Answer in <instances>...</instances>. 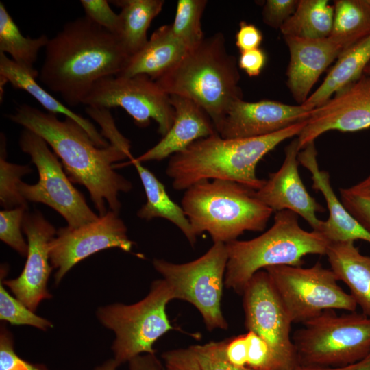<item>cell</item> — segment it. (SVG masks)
Instances as JSON below:
<instances>
[{"mask_svg":"<svg viewBox=\"0 0 370 370\" xmlns=\"http://www.w3.org/2000/svg\"><path fill=\"white\" fill-rule=\"evenodd\" d=\"M298 154L299 162L311 173L312 188L322 193L329 211L318 231L330 242L362 240L370 243L369 233L347 210L334 193L329 173L320 170L314 142L308 143Z\"/></svg>","mask_w":370,"mask_h":370,"instance_id":"cell-21","label":"cell"},{"mask_svg":"<svg viewBox=\"0 0 370 370\" xmlns=\"http://www.w3.org/2000/svg\"><path fill=\"white\" fill-rule=\"evenodd\" d=\"M306 119L277 132L258 137L223 138L218 133L197 140L170 157L166 173L176 190L202 180L235 182L259 190L265 180L256 175L259 161L284 140L298 136Z\"/></svg>","mask_w":370,"mask_h":370,"instance_id":"cell-3","label":"cell"},{"mask_svg":"<svg viewBox=\"0 0 370 370\" xmlns=\"http://www.w3.org/2000/svg\"><path fill=\"white\" fill-rule=\"evenodd\" d=\"M0 370H48L43 364L32 363L22 359L14 349L12 334L1 326L0 331Z\"/></svg>","mask_w":370,"mask_h":370,"instance_id":"cell-37","label":"cell"},{"mask_svg":"<svg viewBox=\"0 0 370 370\" xmlns=\"http://www.w3.org/2000/svg\"><path fill=\"white\" fill-rule=\"evenodd\" d=\"M85 16L98 25L117 36L119 30V14L110 8L106 0H81Z\"/></svg>","mask_w":370,"mask_h":370,"instance_id":"cell-39","label":"cell"},{"mask_svg":"<svg viewBox=\"0 0 370 370\" xmlns=\"http://www.w3.org/2000/svg\"><path fill=\"white\" fill-rule=\"evenodd\" d=\"M332 271L349 288L362 312L370 317V256L354 241L330 242L325 254Z\"/></svg>","mask_w":370,"mask_h":370,"instance_id":"cell-24","label":"cell"},{"mask_svg":"<svg viewBox=\"0 0 370 370\" xmlns=\"http://www.w3.org/2000/svg\"><path fill=\"white\" fill-rule=\"evenodd\" d=\"M188 50L174 36L171 24L162 25L153 32L139 51L130 57L119 75H145L155 81L177 63Z\"/></svg>","mask_w":370,"mask_h":370,"instance_id":"cell-22","label":"cell"},{"mask_svg":"<svg viewBox=\"0 0 370 370\" xmlns=\"http://www.w3.org/2000/svg\"><path fill=\"white\" fill-rule=\"evenodd\" d=\"M370 62V35L343 51L319 88L301 105L314 109L358 80Z\"/></svg>","mask_w":370,"mask_h":370,"instance_id":"cell-25","label":"cell"},{"mask_svg":"<svg viewBox=\"0 0 370 370\" xmlns=\"http://www.w3.org/2000/svg\"><path fill=\"white\" fill-rule=\"evenodd\" d=\"M119 364L113 358L104 362L99 366L96 367L94 370H116Z\"/></svg>","mask_w":370,"mask_h":370,"instance_id":"cell-48","label":"cell"},{"mask_svg":"<svg viewBox=\"0 0 370 370\" xmlns=\"http://www.w3.org/2000/svg\"><path fill=\"white\" fill-rule=\"evenodd\" d=\"M109 2L121 8L117 36L131 57L148 41L147 30L153 18L161 12L164 1L119 0Z\"/></svg>","mask_w":370,"mask_h":370,"instance_id":"cell-27","label":"cell"},{"mask_svg":"<svg viewBox=\"0 0 370 370\" xmlns=\"http://www.w3.org/2000/svg\"><path fill=\"white\" fill-rule=\"evenodd\" d=\"M293 334L297 365L341 367L358 362L370 352V317L350 312H322Z\"/></svg>","mask_w":370,"mask_h":370,"instance_id":"cell-7","label":"cell"},{"mask_svg":"<svg viewBox=\"0 0 370 370\" xmlns=\"http://www.w3.org/2000/svg\"><path fill=\"white\" fill-rule=\"evenodd\" d=\"M129 370H162L160 361L155 354L138 355L129 362Z\"/></svg>","mask_w":370,"mask_h":370,"instance_id":"cell-45","label":"cell"},{"mask_svg":"<svg viewBox=\"0 0 370 370\" xmlns=\"http://www.w3.org/2000/svg\"><path fill=\"white\" fill-rule=\"evenodd\" d=\"M368 2L370 3V0H368Z\"/></svg>","mask_w":370,"mask_h":370,"instance_id":"cell-50","label":"cell"},{"mask_svg":"<svg viewBox=\"0 0 370 370\" xmlns=\"http://www.w3.org/2000/svg\"><path fill=\"white\" fill-rule=\"evenodd\" d=\"M174 112L170 130L153 147L135 160L140 163L160 161L178 153L197 140L218 133L208 114L192 100L177 95H169Z\"/></svg>","mask_w":370,"mask_h":370,"instance_id":"cell-20","label":"cell"},{"mask_svg":"<svg viewBox=\"0 0 370 370\" xmlns=\"http://www.w3.org/2000/svg\"><path fill=\"white\" fill-rule=\"evenodd\" d=\"M312 109L277 101L234 102L217 129L223 138H243L269 135L308 118Z\"/></svg>","mask_w":370,"mask_h":370,"instance_id":"cell-18","label":"cell"},{"mask_svg":"<svg viewBox=\"0 0 370 370\" xmlns=\"http://www.w3.org/2000/svg\"><path fill=\"white\" fill-rule=\"evenodd\" d=\"M265 270L293 323H302L328 310L356 311L353 297L337 283L332 269L320 262L308 268L273 266Z\"/></svg>","mask_w":370,"mask_h":370,"instance_id":"cell-10","label":"cell"},{"mask_svg":"<svg viewBox=\"0 0 370 370\" xmlns=\"http://www.w3.org/2000/svg\"><path fill=\"white\" fill-rule=\"evenodd\" d=\"M36 133L24 129L19 138L21 150L37 167L39 180L35 184L20 181L17 188L27 201L45 204L60 213L70 227H77L97 221L83 195L71 183L56 154Z\"/></svg>","mask_w":370,"mask_h":370,"instance_id":"cell-11","label":"cell"},{"mask_svg":"<svg viewBox=\"0 0 370 370\" xmlns=\"http://www.w3.org/2000/svg\"><path fill=\"white\" fill-rule=\"evenodd\" d=\"M82 104L108 110L122 108L139 127L149 125L153 119L162 136L170 130L174 121L175 112L169 95L145 75L102 78L95 84Z\"/></svg>","mask_w":370,"mask_h":370,"instance_id":"cell-12","label":"cell"},{"mask_svg":"<svg viewBox=\"0 0 370 370\" xmlns=\"http://www.w3.org/2000/svg\"><path fill=\"white\" fill-rule=\"evenodd\" d=\"M226 245L214 243L201 256L175 264L154 259V269L169 285L174 297L193 305L201 314L207 330H227L228 324L221 308L227 263Z\"/></svg>","mask_w":370,"mask_h":370,"instance_id":"cell-9","label":"cell"},{"mask_svg":"<svg viewBox=\"0 0 370 370\" xmlns=\"http://www.w3.org/2000/svg\"><path fill=\"white\" fill-rule=\"evenodd\" d=\"M245 338L247 368L251 370H286L271 347L262 337L252 331H247Z\"/></svg>","mask_w":370,"mask_h":370,"instance_id":"cell-35","label":"cell"},{"mask_svg":"<svg viewBox=\"0 0 370 370\" xmlns=\"http://www.w3.org/2000/svg\"><path fill=\"white\" fill-rule=\"evenodd\" d=\"M206 0H178L171 25L174 36L188 49L199 44L205 38L201 29V18Z\"/></svg>","mask_w":370,"mask_h":370,"instance_id":"cell-31","label":"cell"},{"mask_svg":"<svg viewBox=\"0 0 370 370\" xmlns=\"http://www.w3.org/2000/svg\"><path fill=\"white\" fill-rule=\"evenodd\" d=\"M224 341V354L227 360L238 367H247V345L245 334Z\"/></svg>","mask_w":370,"mask_h":370,"instance_id":"cell-43","label":"cell"},{"mask_svg":"<svg viewBox=\"0 0 370 370\" xmlns=\"http://www.w3.org/2000/svg\"><path fill=\"white\" fill-rule=\"evenodd\" d=\"M289 51L287 86L294 98L303 104L322 73L342 53L329 37L307 39L284 36Z\"/></svg>","mask_w":370,"mask_h":370,"instance_id":"cell-19","label":"cell"},{"mask_svg":"<svg viewBox=\"0 0 370 370\" xmlns=\"http://www.w3.org/2000/svg\"><path fill=\"white\" fill-rule=\"evenodd\" d=\"M235 39L236 45L241 53L259 48L263 36L262 32L254 24L241 21Z\"/></svg>","mask_w":370,"mask_h":370,"instance_id":"cell-42","label":"cell"},{"mask_svg":"<svg viewBox=\"0 0 370 370\" xmlns=\"http://www.w3.org/2000/svg\"><path fill=\"white\" fill-rule=\"evenodd\" d=\"M355 190L370 195V174L360 182L352 186Z\"/></svg>","mask_w":370,"mask_h":370,"instance_id":"cell-47","label":"cell"},{"mask_svg":"<svg viewBox=\"0 0 370 370\" xmlns=\"http://www.w3.org/2000/svg\"><path fill=\"white\" fill-rule=\"evenodd\" d=\"M1 139L0 156V201L5 210L18 207H27V201L19 193L17 184L21 177L32 172L27 165H19L9 162L5 160V141Z\"/></svg>","mask_w":370,"mask_h":370,"instance_id":"cell-32","label":"cell"},{"mask_svg":"<svg viewBox=\"0 0 370 370\" xmlns=\"http://www.w3.org/2000/svg\"><path fill=\"white\" fill-rule=\"evenodd\" d=\"M173 299V292L162 278L154 280L147 296L136 303H115L97 309L99 322L115 334L112 350L119 365L140 354H155L154 343L175 329L166 311Z\"/></svg>","mask_w":370,"mask_h":370,"instance_id":"cell-8","label":"cell"},{"mask_svg":"<svg viewBox=\"0 0 370 370\" xmlns=\"http://www.w3.org/2000/svg\"><path fill=\"white\" fill-rule=\"evenodd\" d=\"M38 72H31L16 64L6 54L0 52V90L7 83L14 88L21 89L35 98L48 112L61 114L77 123L99 147H106L110 143L88 119L74 112L42 88L36 80Z\"/></svg>","mask_w":370,"mask_h":370,"instance_id":"cell-23","label":"cell"},{"mask_svg":"<svg viewBox=\"0 0 370 370\" xmlns=\"http://www.w3.org/2000/svg\"><path fill=\"white\" fill-rule=\"evenodd\" d=\"M245 325L265 340L286 370L297 365L291 321L267 272L257 271L243 293Z\"/></svg>","mask_w":370,"mask_h":370,"instance_id":"cell-13","label":"cell"},{"mask_svg":"<svg viewBox=\"0 0 370 370\" xmlns=\"http://www.w3.org/2000/svg\"><path fill=\"white\" fill-rule=\"evenodd\" d=\"M162 357L166 370H201L197 359L190 347L166 351Z\"/></svg>","mask_w":370,"mask_h":370,"instance_id":"cell-41","label":"cell"},{"mask_svg":"<svg viewBox=\"0 0 370 370\" xmlns=\"http://www.w3.org/2000/svg\"><path fill=\"white\" fill-rule=\"evenodd\" d=\"M369 127L370 75L363 74L312 109L297 139L302 149L328 131L356 132Z\"/></svg>","mask_w":370,"mask_h":370,"instance_id":"cell-16","label":"cell"},{"mask_svg":"<svg viewBox=\"0 0 370 370\" xmlns=\"http://www.w3.org/2000/svg\"><path fill=\"white\" fill-rule=\"evenodd\" d=\"M224 35L217 32L189 49L156 81L169 95L189 99L208 114L216 130L231 106L243 99L241 76Z\"/></svg>","mask_w":370,"mask_h":370,"instance_id":"cell-4","label":"cell"},{"mask_svg":"<svg viewBox=\"0 0 370 370\" xmlns=\"http://www.w3.org/2000/svg\"><path fill=\"white\" fill-rule=\"evenodd\" d=\"M22 230L27 238L28 251L24 268L18 277L5 280L7 268H1V280L18 300L35 312L40 303L51 298L47 288L53 270L49 243L57 230L39 211L25 214Z\"/></svg>","mask_w":370,"mask_h":370,"instance_id":"cell-15","label":"cell"},{"mask_svg":"<svg viewBox=\"0 0 370 370\" xmlns=\"http://www.w3.org/2000/svg\"><path fill=\"white\" fill-rule=\"evenodd\" d=\"M294 370H370V352L360 360L341 367L297 365Z\"/></svg>","mask_w":370,"mask_h":370,"instance_id":"cell-46","label":"cell"},{"mask_svg":"<svg viewBox=\"0 0 370 370\" xmlns=\"http://www.w3.org/2000/svg\"><path fill=\"white\" fill-rule=\"evenodd\" d=\"M363 73L365 74V75H370V62L367 65V66L365 67V70L363 71Z\"/></svg>","mask_w":370,"mask_h":370,"instance_id":"cell-49","label":"cell"},{"mask_svg":"<svg viewBox=\"0 0 370 370\" xmlns=\"http://www.w3.org/2000/svg\"><path fill=\"white\" fill-rule=\"evenodd\" d=\"M130 160V162L137 170L146 195V203L137 212L138 217L148 221L154 218L169 221L181 230L189 243L193 246L197 236L182 206L170 198L164 185L151 171L136 161L133 156Z\"/></svg>","mask_w":370,"mask_h":370,"instance_id":"cell-26","label":"cell"},{"mask_svg":"<svg viewBox=\"0 0 370 370\" xmlns=\"http://www.w3.org/2000/svg\"><path fill=\"white\" fill-rule=\"evenodd\" d=\"M341 201L347 210L370 233V195L352 187L340 188Z\"/></svg>","mask_w":370,"mask_h":370,"instance_id":"cell-38","label":"cell"},{"mask_svg":"<svg viewBox=\"0 0 370 370\" xmlns=\"http://www.w3.org/2000/svg\"><path fill=\"white\" fill-rule=\"evenodd\" d=\"M127 230L119 213L112 210L88 224L58 229L49 243L50 262L56 269L55 284L58 285L77 263L95 253L114 247L130 252L134 243Z\"/></svg>","mask_w":370,"mask_h":370,"instance_id":"cell-14","label":"cell"},{"mask_svg":"<svg viewBox=\"0 0 370 370\" xmlns=\"http://www.w3.org/2000/svg\"><path fill=\"white\" fill-rule=\"evenodd\" d=\"M267 54L260 48L241 52L238 61V67L249 77L260 75L267 63Z\"/></svg>","mask_w":370,"mask_h":370,"instance_id":"cell-44","label":"cell"},{"mask_svg":"<svg viewBox=\"0 0 370 370\" xmlns=\"http://www.w3.org/2000/svg\"><path fill=\"white\" fill-rule=\"evenodd\" d=\"M190 348L196 356L201 370H251L236 367L227 360L224 354V341L194 345Z\"/></svg>","mask_w":370,"mask_h":370,"instance_id":"cell-36","label":"cell"},{"mask_svg":"<svg viewBox=\"0 0 370 370\" xmlns=\"http://www.w3.org/2000/svg\"><path fill=\"white\" fill-rule=\"evenodd\" d=\"M334 13V5L327 0H300L295 12L280 29L284 36L328 38L332 29Z\"/></svg>","mask_w":370,"mask_h":370,"instance_id":"cell-28","label":"cell"},{"mask_svg":"<svg viewBox=\"0 0 370 370\" xmlns=\"http://www.w3.org/2000/svg\"><path fill=\"white\" fill-rule=\"evenodd\" d=\"M301 151L297 138L285 149V158L280 168L269 175L255 195L273 212L290 210L301 216L318 232L322 223L317 212L325 209L305 188L298 171V154Z\"/></svg>","mask_w":370,"mask_h":370,"instance_id":"cell-17","label":"cell"},{"mask_svg":"<svg viewBox=\"0 0 370 370\" xmlns=\"http://www.w3.org/2000/svg\"><path fill=\"white\" fill-rule=\"evenodd\" d=\"M297 0H267L265 1L262 16L264 23L275 29H280L295 12Z\"/></svg>","mask_w":370,"mask_h":370,"instance_id":"cell-40","label":"cell"},{"mask_svg":"<svg viewBox=\"0 0 370 370\" xmlns=\"http://www.w3.org/2000/svg\"><path fill=\"white\" fill-rule=\"evenodd\" d=\"M0 319L14 325H30L42 331L53 328V323L31 310L16 297L12 296L0 280Z\"/></svg>","mask_w":370,"mask_h":370,"instance_id":"cell-33","label":"cell"},{"mask_svg":"<svg viewBox=\"0 0 370 370\" xmlns=\"http://www.w3.org/2000/svg\"><path fill=\"white\" fill-rule=\"evenodd\" d=\"M42 138L60 158L70 180L88 190L99 217L106 212V202L113 212L119 213L121 192L131 190L132 183L114 170L113 164L132 157L130 140L109 142L106 147H99L87 132L75 121L66 117L59 120L56 114L44 112L23 104L8 116Z\"/></svg>","mask_w":370,"mask_h":370,"instance_id":"cell-1","label":"cell"},{"mask_svg":"<svg viewBox=\"0 0 370 370\" xmlns=\"http://www.w3.org/2000/svg\"><path fill=\"white\" fill-rule=\"evenodd\" d=\"M329 38L342 52L370 35V3L368 0H336Z\"/></svg>","mask_w":370,"mask_h":370,"instance_id":"cell-29","label":"cell"},{"mask_svg":"<svg viewBox=\"0 0 370 370\" xmlns=\"http://www.w3.org/2000/svg\"><path fill=\"white\" fill-rule=\"evenodd\" d=\"M27 208L21 206L0 212V239L21 256H27L28 244L24 240L21 230Z\"/></svg>","mask_w":370,"mask_h":370,"instance_id":"cell-34","label":"cell"},{"mask_svg":"<svg viewBox=\"0 0 370 370\" xmlns=\"http://www.w3.org/2000/svg\"><path fill=\"white\" fill-rule=\"evenodd\" d=\"M330 243L320 232L301 228L297 214L287 210L277 212L273 225L261 235L225 244V285L242 295L257 271L273 266L301 267L305 256L325 255Z\"/></svg>","mask_w":370,"mask_h":370,"instance_id":"cell-6","label":"cell"},{"mask_svg":"<svg viewBox=\"0 0 370 370\" xmlns=\"http://www.w3.org/2000/svg\"><path fill=\"white\" fill-rule=\"evenodd\" d=\"M45 48L38 77L71 106L101 79L119 75L130 58L116 35L86 16L65 23Z\"/></svg>","mask_w":370,"mask_h":370,"instance_id":"cell-2","label":"cell"},{"mask_svg":"<svg viewBox=\"0 0 370 370\" xmlns=\"http://www.w3.org/2000/svg\"><path fill=\"white\" fill-rule=\"evenodd\" d=\"M49 38L45 34L36 38L25 37L6 10L0 2V52L8 53L18 65L31 72L34 69L40 49L45 47Z\"/></svg>","mask_w":370,"mask_h":370,"instance_id":"cell-30","label":"cell"},{"mask_svg":"<svg viewBox=\"0 0 370 370\" xmlns=\"http://www.w3.org/2000/svg\"><path fill=\"white\" fill-rule=\"evenodd\" d=\"M255 193L235 182L202 180L185 190L181 206L197 236L206 232L214 243L226 244L266 227L273 211Z\"/></svg>","mask_w":370,"mask_h":370,"instance_id":"cell-5","label":"cell"}]
</instances>
